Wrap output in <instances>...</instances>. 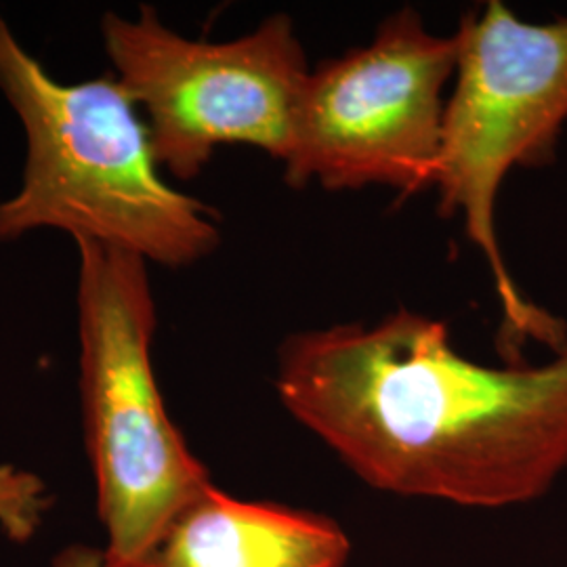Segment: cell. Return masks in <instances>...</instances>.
Here are the masks:
<instances>
[{"label":"cell","mask_w":567,"mask_h":567,"mask_svg":"<svg viewBox=\"0 0 567 567\" xmlns=\"http://www.w3.org/2000/svg\"><path fill=\"white\" fill-rule=\"evenodd\" d=\"M454 72V34H433L412 7L391 13L365 47L309 72L282 164L286 182L330 192L431 187Z\"/></svg>","instance_id":"6"},{"label":"cell","mask_w":567,"mask_h":567,"mask_svg":"<svg viewBox=\"0 0 567 567\" xmlns=\"http://www.w3.org/2000/svg\"><path fill=\"white\" fill-rule=\"evenodd\" d=\"M278 395L368 486L463 507L545 496L567 471V347L543 365L463 358L446 324L400 309L292 334Z\"/></svg>","instance_id":"1"},{"label":"cell","mask_w":567,"mask_h":567,"mask_svg":"<svg viewBox=\"0 0 567 567\" xmlns=\"http://www.w3.org/2000/svg\"><path fill=\"white\" fill-rule=\"evenodd\" d=\"M0 91L28 142L20 192L0 203V243L49 227L166 267L219 246L213 208L164 182L145 118L118 79L61 84L0 13Z\"/></svg>","instance_id":"2"},{"label":"cell","mask_w":567,"mask_h":567,"mask_svg":"<svg viewBox=\"0 0 567 567\" xmlns=\"http://www.w3.org/2000/svg\"><path fill=\"white\" fill-rule=\"evenodd\" d=\"M347 557L343 529L322 515L210 486L173 519L145 567H343Z\"/></svg>","instance_id":"7"},{"label":"cell","mask_w":567,"mask_h":567,"mask_svg":"<svg viewBox=\"0 0 567 567\" xmlns=\"http://www.w3.org/2000/svg\"><path fill=\"white\" fill-rule=\"evenodd\" d=\"M454 39L456 72L433 187L440 213L463 219L489 265L505 316L501 351L507 364H522L529 339L564 351L567 328L513 282L496 236V198L513 168L557 156L567 121V16L532 23L489 0L466 13Z\"/></svg>","instance_id":"3"},{"label":"cell","mask_w":567,"mask_h":567,"mask_svg":"<svg viewBox=\"0 0 567 567\" xmlns=\"http://www.w3.org/2000/svg\"><path fill=\"white\" fill-rule=\"evenodd\" d=\"M55 567H110L105 561V555L93 548L74 547L63 550Z\"/></svg>","instance_id":"9"},{"label":"cell","mask_w":567,"mask_h":567,"mask_svg":"<svg viewBox=\"0 0 567 567\" xmlns=\"http://www.w3.org/2000/svg\"><path fill=\"white\" fill-rule=\"evenodd\" d=\"M102 32L116 79L145 114L156 161L173 177H198L221 145L288 158L311 72L288 16L234 41H192L143 7L137 20L107 13Z\"/></svg>","instance_id":"5"},{"label":"cell","mask_w":567,"mask_h":567,"mask_svg":"<svg viewBox=\"0 0 567 567\" xmlns=\"http://www.w3.org/2000/svg\"><path fill=\"white\" fill-rule=\"evenodd\" d=\"M23 511V487L20 480L9 471L0 468V522L2 526H13Z\"/></svg>","instance_id":"8"},{"label":"cell","mask_w":567,"mask_h":567,"mask_svg":"<svg viewBox=\"0 0 567 567\" xmlns=\"http://www.w3.org/2000/svg\"><path fill=\"white\" fill-rule=\"evenodd\" d=\"M79 246V337L86 447L110 567H145L164 532L210 487L166 414L152 368L156 305L147 261L112 244Z\"/></svg>","instance_id":"4"}]
</instances>
